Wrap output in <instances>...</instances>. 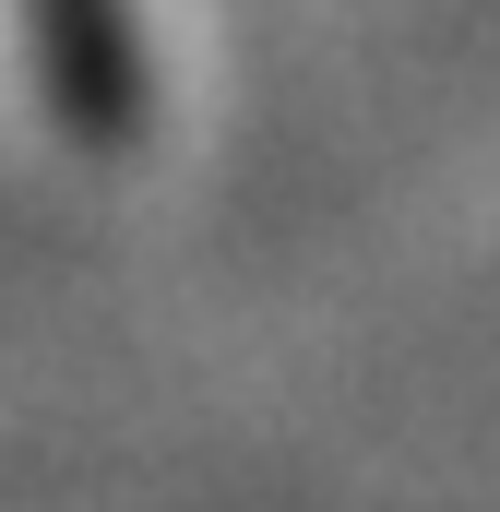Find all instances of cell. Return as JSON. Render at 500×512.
<instances>
[{"label":"cell","instance_id":"obj_1","mask_svg":"<svg viewBox=\"0 0 500 512\" xmlns=\"http://www.w3.org/2000/svg\"><path fill=\"white\" fill-rule=\"evenodd\" d=\"M24 36H36L48 108L84 131V143H120V131L143 120V48H131V0H24Z\"/></svg>","mask_w":500,"mask_h":512}]
</instances>
